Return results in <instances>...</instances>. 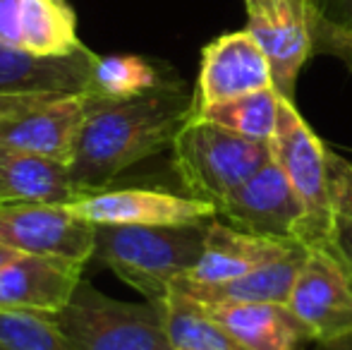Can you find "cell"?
<instances>
[{
    "label": "cell",
    "instance_id": "6da1fadb",
    "mask_svg": "<svg viewBox=\"0 0 352 350\" xmlns=\"http://www.w3.org/2000/svg\"><path fill=\"white\" fill-rule=\"evenodd\" d=\"M87 118L70 164L72 180L84 195L108 190L122 171L175 144L187 120L195 118V94L180 82L132 98H98L87 94Z\"/></svg>",
    "mask_w": 352,
    "mask_h": 350
},
{
    "label": "cell",
    "instance_id": "7a4b0ae2",
    "mask_svg": "<svg viewBox=\"0 0 352 350\" xmlns=\"http://www.w3.org/2000/svg\"><path fill=\"white\" fill-rule=\"evenodd\" d=\"M211 221L187 226H96L94 259L116 271L146 300L163 303L170 285L199 262Z\"/></svg>",
    "mask_w": 352,
    "mask_h": 350
},
{
    "label": "cell",
    "instance_id": "3957f363",
    "mask_svg": "<svg viewBox=\"0 0 352 350\" xmlns=\"http://www.w3.org/2000/svg\"><path fill=\"white\" fill-rule=\"evenodd\" d=\"M271 159V142L247 140L197 116L185 122L173 144V166L187 195L213 206Z\"/></svg>",
    "mask_w": 352,
    "mask_h": 350
},
{
    "label": "cell",
    "instance_id": "277c9868",
    "mask_svg": "<svg viewBox=\"0 0 352 350\" xmlns=\"http://www.w3.org/2000/svg\"><path fill=\"white\" fill-rule=\"evenodd\" d=\"M53 322L77 350H175L161 303H122L84 278Z\"/></svg>",
    "mask_w": 352,
    "mask_h": 350
},
{
    "label": "cell",
    "instance_id": "5b68a950",
    "mask_svg": "<svg viewBox=\"0 0 352 350\" xmlns=\"http://www.w3.org/2000/svg\"><path fill=\"white\" fill-rule=\"evenodd\" d=\"M274 161L302 201V223L297 243L305 248L333 245L329 197V146L305 122L295 101L283 98L276 137L271 140Z\"/></svg>",
    "mask_w": 352,
    "mask_h": 350
},
{
    "label": "cell",
    "instance_id": "8992f818",
    "mask_svg": "<svg viewBox=\"0 0 352 350\" xmlns=\"http://www.w3.org/2000/svg\"><path fill=\"white\" fill-rule=\"evenodd\" d=\"M287 307L314 343L352 336V266L333 245L307 250Z\"/></svg>",
    "mask_w": 352,
    "mask_h": 350
},
{
    "label": "cell",
    "instance_id": "52a82bcc",
    "mask_svg": "<svg viewBox=\"0 0 352 350\" xmlns=\"http://www.w3.org/2000/svg\"><path fill=\"white\" fill-rule=\"evenodd\" d=\"M0 245L17 254L87 264L96 250V226L72 204L0 201Z\"/></svg>",
    "mask_w": 352,
    "mask_h": 350
},
{
    "label": "cell",
    "instance_id": "ba28073f",
    "mask_svg": "<svg viewBox=\"0 0 352 350\" xmlns=\"http://www.w3.org/2000/svg\"><path fill=\"white\" fill-rule=\"evenodd\" d=\"M84 96L17 98L0 103V146L32 151L70 166L87 118Z\"/></svg>",
    "mask_w": 352,
    "mask_h": 350
},
{
    "label": "cell",
    "instance_id": "9c48e42d",
    "mask_svg": "<svg viewBox=\"0 0 352 350\" xmlns=\"http://www.w3.org/2000/svg\"><path fill=\"white\" fill-rule=\"evenodd\" d=\"M319 14L314 0H266L247 10V29L269 58L274 87L290 101H295L300 70L314 53Z\"/></svg>",
    "mask_w": 352,
    "mask_h": 350
},
{
    "label": "cell",
    "instance_id": "30bf717a",
    "mask_svg": "<svg viewBox=\"0 0 352 350\" xmlns=\"http://www.w3.org/2000/svg\"><path fill=\"white\" fill-rule=\"evenodd\" d=\"M302 201L274 159L216 204V219L242 233L297 243Z\"/></svg>",
    "mask_w": 352,
    "mask_h": 350
},
{
    "label": "cell",
    "instance_id": "8fae6325",
    "mask_svg": "<svg viewBox=\"0 0 352 350\" xmlns=\"http://www.w3.org/2000/svg\"><path fill=\"white\" fill-rule=\"evenodd\" d=\"M96 53L79 46L63 56H38L0 43V103L17 98L84 96L91 89Z\"/></svg>",
    "mask_w": 352,
    "mask_h": 350
},
{
    "label": "cell",
    "instance_id": "7c38bea8",
    "mask_svg": "<svg viewBox=\"0 0 352 350\" xmlns=\"http://www.w3.org/2000/svg\"><path fill=\"white\" fill-rule=\"evenodd\" d=\"M274 87L269 58L250 29L213 39L201 51L195 89V113L213 103L230 101L259 89Z\"/></svg>",
    "mask_w": 352,
    "mask_h": 350
},
{
    "label": "cell",
    "instance_id": "4fadbf2b",
    "mask_svg": "<svg viewBox=\"0 0 352 350\" xmlns=\"http://www.w3.org/2000/svg\"><path fill=\"white\" fill-rule=\"evenodd\" d=\"M94 226H187L216 219V206L163 190H101L72 201Z\"/></svg>",
    "mask_w": 352,
    "mask_h": 350
},
{
    "label": "cell",
    "instance_id": "5bb4252c",
    "mask_svg": "<svg viewBox=\"0 0 352 350\" xmlns=\"http://www.w3.org/2000/svg\"><path fill=\"white\" fill-rule=\"evenodd\" d=\"M84 264L17 254L0 266V312L58 314L82 281Z\"/></svg>",
    "mask_w": 352,
    "mask_h": 350
},
{
    "label": "cell",
    "instance_id": "9a60e30c",
    "mask_svg": "<svg viewBox=\"0 0 352 350\" xmlns=\"http://www.w3.org/2000/svg\"><path fill=\"white\" fill-rule=\"evenodd\" d=\"M305 245L276 262L261 266V269L245 274L240 278L218 281V283H199L192 278H180L170 285V290L180 293L182 298L201 305V307H226V305H250V303H287L292 283L297 278L302 262L307 257Z\"/></svg>",
    "mask_w": 352,
    "mask_h": 350
},
{
    "label": "cell",
    "instance_id": "2e32d148",
    "mask_svg": "<svg viewBox=\"0 0 352 350\" xmlns=\"http://www.w3.org/2000/svg\"><path fill=\"white\" fill-rule=\"evenodd\" d=\"M297 245L300 243H283V240L242 233V230L223 223L221 219H213L209 223V233H206L204 252L185 278L199 281V283L240 278V276L252 274L261 266L285 257Z\"/></svg>",
    "mask_w": 352,
    "mask_h": 350
},
{
    "label": "cell",
    "instance_id": "e0dca14e",
    "mask_svg": "<svg viewBox=\"0 0 352 350\" xmlns=\"http://www.w3.org/2000/svg\"><path fill=\"white\" fill-rule=\"evenodd\" d=\"M204 309L247 350H307L309 343H314L287 303H250Z\"/></svg>",
    "mask_w": 352,
    "mask_h": 350
},
{
    "label": "cell",
    "instance_id": "ac0fdd59",
    "mask_svg": "<svg viewBox=\"0 0 352 350\" xmlns=\"http://www.w3.org/2000/svg\"><path fill=\"white\" fill-rule=\"evenodd\" d=\"M87 197L72 180L70 166L32 151L0 146V201L72 204Z\"/></svg>",
    "mask_w": 352,
    "mask_h": 350
},
{
    "label": "cell",
    "instance_id": "d6986e66",
    "mask_svg": "<svg viewBox=\"0 0 352 350\" xmlns=\"http://www.w3.org/2000/svg\"><path fill=\"white\" fill-rule=\"evenodd\" d=\"M14 46L38 56H63L84 46L77 36V17L67 0H17Z\"/></svg>",
    "mask_w": 352,
    "mask_h": 350
},
{
    "label": "cell",
    "instance_id": "ffe728a7",
    "mask_svg": "<svg viewBox=\"0 0 352 350\" xmlns=\"http://www.w3.org/2000/svg\"><path fill=\"white\" fill-rule=\"evenodd\" d=\"M283 98L285 96H280L278 89L269 87L230 98V101L213 103V106L195 113V116L216 122V125L247 137V140L271 142L276 137V130H278Z\"/></svg>",
    "mask_w": 352,
    "mask_h": 350
},
{
    "label": "cell",
    "instance_id": "44dd1931",
    "mask_svg": "<svg viewBox=\"0 0 352 350\" xmlns=\"http://www.w3.org/2000/svg\"><path fill=\"white\" fill-rule=\"evenodd\" d=\"M168 338L175 350H247L192 300L170 290L163 300Z\"/></svg>",
    "mask_w": 352,
    "mask_h": 350
},
{
    "label": "cell",
    "instance_id": "7402d4cb",
    "mask_svg": "<svg viewBox=\"0 0 352 350\" xmlns=\"http://www.w3.org/2000/svg\"><path fill=\"white\" fill-rule=\"evenodd\" d=\"M161 85L158 70L140 56H98L94 63L89 96L132 98Z\"/></svg>",
    "mask_w": 352,
    "mask_h": 350
},
{
    "label": "cell",
    "instance_id": "603a6c76",
    "mask_svg": "<svg viewBox=\"0 0 352 350\" xmlns=\"http://www.w3.org/2000/svg\"><path fill=\"white\" fill-rule=\"evenodd\" d=\"M0 350H77L51 314L0 312Z\"/></svg>",
    "mask_w": 352,
    "mask_h": 350
},
{
    "label": "cell",
    "instance_id": "cb8c5ba5",
    "mask_svg": "<svg viewBox=\"0 0 352 350\" xmlns=\"http://www.w3.org/2000/svg\"><path fill=\"white\" fill-rule=\"evenodd\" d=\"M329 197L333 248L352 264V159L329 149Z\"/></svg>",
    "mask_w": 352,
    "mask_h": 350
},
{
    "label": "cell",
    "instance_id": "d4e9b609",
    "mask_svg": "<svg viewBox=\"0 0 352 350\" xmlns=\"http://www.w3.org/2000/svg\"><path fill=\"white\" fill-rule=\"evenodd\" d=\"M343 5V19L329 22L319 14L316 24V43H326L333 53L352 58V0H340Z\"/></svg>",
    "mask_w": 352,
    "mask_h": 350
},
{
    "label": "cell",
    "instance_id": "484cf974",
    "mask_svg": "<svg viewBox=\"0 0 352 350\" xmlns=\"http://www.w3.org/2000/svg\"><path fill=\"white\" fill-rule=\"evenodd\" d=\"M316 346H321V350H352V336L340 338V341L333 343H316Z\"/></svg>",
    "mask_w": 352,
    "mask_h": 350
},
{
    "label": "cell",
    "instance_id": "4316f807",
    "mask_svg": "<svg viewBox=\"0 0 352 350\" xmlns=\"http://www.w3.org/2000/svg\"><path fill=\"white\" fill-rule=\"evenodd\" d=\"M14 257H17V252H12V250H8V248H3V245H0V266L12 262Z\"/></svg>",
    "mask_w": 352,
    "mask_h": 350
},
{
    "label": "cell",
    "instance_id": "83f0119b",
    "mask_svg": "<svg viewBox=\"0 0 352 350\" xmlns=\"http://www.w3.org/2000/svg\"><path fill=\"white\" fill-rule=\"evenodd\" d=\"M266 0H245V5H247V10H254V8H259V5H264Z\"/></svg>",
    "mask_w": 352,
    "mask_h": 350
},
{
    "label": "cell",
    "instance_id": "f1b7e54d",
    "mask_svg": "<svg viewBox=\"0 0 352 350\" xmlns=\"http://www.w3.org/2000/svg\"><path fill=\"white\" fill-rule=\"evenodd\" d=\"M348 264H350V262H348ZM350 266H352V264H350Z\"/></svg>",
    "mask_w": 352,
    "mask_h": 350
}]
</instances>
